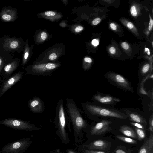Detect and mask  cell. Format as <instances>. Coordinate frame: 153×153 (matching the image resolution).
Listing matches in <instances>:
<instances>
[{"label":"cell","instance_id":"cell-30","mask_svg":"<svg viewBox=\"0 0 153 153\" xmlns=\"http://www.w3.org/2000/svg\"><path fill=\"white\" fill-rule=\"evenodd\" d=\"M101 21V19L99 17H97L94 19L92 22L93 25H96L98 24Z\"/></svg>","mask_w":153,"mask_h":153},{"label":"cell","instance_id":"cell-42","mask_svg":"<svg viewBox=\"0 0 153 153\" xmlns=\"http://www.w3.org/2000/svg\"><path fill=\"white\" fill-rule=\"evenodd\" d=\"M68 153H76L75 152H74V151L71 150H68Z\"/></svg>","mask_w":153,"mask_h":153},{"label":"cell","instance_id":"cell-10","mask_svg":"<svg viewBox=\"0 0 153 153\" xmlns=\"http://www.w3.org/2000/svg\"><path fill=\"white\" fill-rule=\"evenodd\" d=\"M24 72L19 71L4 79L0 86V97L22 78Z\"/></svg>","mask_w":153,"mask_h":153},{"label":"cell","instance_id":"cell-3","mask_svg":"<svg viewBox=\"0 0 153 153\" xmlns=\"http://www.w3.org/2000/svg\"><path fill=\"white\" fill-rule=\"evenodd\" d=\"M65 105L66 112L74 130L76 132L79 133L86 127V122L83 118L80 110L73 99L70 98H67Z\"/></svg>","mask_w":153,"mask_h":153},{"label":"cell","instance_id":"cell-39","mask_svg":"<svg viewBox=\"0 0 153 153\" xmlns=\"http://www.w3.org/2000/svg\"><path fill=\"white\" fill-rule=\"evenodd\" d=\"M127 26L128 28L130 29L133 28L134 27L133 24L130 22H128L127 24Z\"/></svg>","mask_w":153,"mask_h":153},{"label":"cell","instance_id":"cell-41","mask_svg":"<svg viewBox=\"0 0 153 153\" xmlns=\"http://www.w3.org/2000/svg\"><path fill=\"white\" fill-rule=\"evenodd\" d=\"M145 51L146 52L148 55H150V51L149 48H148L146 47L145 48Z\"/></svg>","mask_w":153,"mask_h":153},{"label":"cell","instance_id":"cell-29","mask_svg":"<svg viewBox=\"0 0 153 153\" xmlns=\"http://www.w3.org/2000/svg\"><path fill=\"white\" fill-rule=\"evenodd\" d=\"M121 46L125 50H128L129 48V45L126 42H122L121 43Z\"/></svg>","mask_w":153,"mask_h":153},{"label":"cell","instance_id":"cell-37","mask_svg":"<svg viewBox=\"0 0 153 153\" xmlns=\"http://www.w3.org/2000/svg\"><path fill=\"white\" fill-rule=\"evenodd\" d=\"M83 29V27L82 26H79L77 27L75 29L76 32H79Z\"/></svg>","mask_w":153,"mask_h":153},{"label":"cell","instance_id":"cell-2","mask_svg":"<svg viewBox=\"0 0 153 153\" xmlns=\"http://www.w3.org/2000/svg\"><path fill=\"white\" fill-rule=\"evenodd\" d=\"M81 107L85 114L91 118L97 117L121 119L127 118L126 115L123 111L110 107L99 105L92 102H84L82 103Z\"/></svg>","mask_w":153,"mask_h":153},{"label":"cell","instance_id":"cell-20","mask_svg":"<svg viewBox=\"0 0 153 153\" xmlns=\"http://www.w3.org/2000/svg\"><path fill=\"white\" fill-rule=\"evenodd\" d=\"M28 45L27 43L25 47L24 51L23 53V59L22 62V65L24 66L26 65L27 61L28 60L29 55V52H28Z\"/></svg>","mask_w":153,"mask_h":153},{"label":"cell","instance_id":"cell-44","mask_svg":"<svg viewBox=\"0 0 153 153\" xmlns=\"http://www.w3.org/2000/svg\"><path fill=\"white\" fill-rule=\"evenodd\" d=\"M1 83V82H0V84Z\"/></svg>","mask_w":153,"mask_h":153},{"label":"cell","instance_id":"cell-38","mask_svg":"<svg viewBox=\"0 0 153 153\" xmlns=\"http://www.w3.org/2000/svg\"><path fill=\"white\" fill-rule=\"evenodd\" d=\"M92 44L94 46H97L99 45V41L96 39H94L92 41Z\"/></svg>","mask_w":153,"mask_h":153},{"label":"cell","instance_id":"cell-14","mask_svg":"<svg viewBox=\"0 0 153 153\" xmlns=\"http://www.w3.org/2000/svg\"><path fill=\"white\" fill-rule=\"evenodd\" d=\"M28 106L31 111L34 113L39 114L45 110L44 102L39 97L35 96L28 102Z\"/></svg>","mask_w":153,"mask_h":153},{"label":"cell","instance_id":"cell-17","mask_svg":"<svg viewBox=\"0 0 153 153\" xmlns=\"http://www.w3.org/2000/svg\"><path fill=\"white\" fill-rule=\"evenodd\" d=\"M138 153H153V134L150 133L139 149Z\"/></svg>","mask_w":153,"mask_h":153},{"label":"cell","instance_id":"cell-31","mask_svg":"<svg viewBox=\"0 0 153 153\" xmlns=\"http://www.w3.org/2000/svg\"><path fill=\"white\" fill-rule=\"evenodd\" d=\"M57 55L55 53H53L51 54L49 56V59L51 60H55L57 58Z\"/></svg>","mask_w":153,"mask_h":153},{"label":"cell","instance_id":"cell-34","mask_svg":"<svg viewBox=\"0 0 153 153\" xmlns=\"http://www.w3.org/2000/svg\"><path fill=\"white\" fill-rule=\"evenodd\" d=\"M110 27L113 30H116L117 29L116 25L114 23H111L110 24Z\"/></svg>","mask_w":153,"mask_h":153},{"label":"cell","instance_id":"cell-26","mask_svg":"<svg viewBox=\"0 0 153 153\" xmlns=\"http://www.w3.org/2000/svg\"><path fill=\"white\" fill-rule=\"evenodd\" d=\"M130 11L131 15L134 17L137 16V12L135 6L134 5H132L131 6Z\"/></svg>","mask_w":153,"mask_h":153},{"label":"cell","instance_id":"cell-40","mask_svg":"<svg viewBox=\"0 0 153 153\" xmlns=\"http://www.w3.org/2000/svg\"><path fill=\"white\" fill-rule=\"evenodd\" d=\"M116 153H126V152L123 150L117 149L116 151Z\"/></svg>","mask_w":153,"mask_h":153},{"label":"cell","instance_id":"cell-22","mask_svg":"<svg viewBox=\"0 0 153 153\" xmlns=\"http://www.w3.org/2000/svg\"><path fill=\"white\" fill-rule=\"evenodd\" d=\"M150 68V65L147 63L144 65L142 67L141 70V75L143 76L146 75L149 72Z\"/></svg>","mask_w":153,"mask_h":153},{"label":"cell","instance_id":"cell-36","mask_svg":"<svg viewBox=\"0 0 153 153\" xmlns=\"http://www.w3.org/2000/svg\"><path fill=\"white\" fill-rule=\"evenodd\" d=\"M84 60L85 62L88 63H91L92 62V59L90 57H85Z\"/></svg>","mask_w":153,"mask_h":153},{"label":"cell","instance_id":"cell-15","mask_svg":"<svg viewBox=\"0 0 153 153\" xmlns=\"http://www.w3.org/2000/svg\"><path fill=\"white\" fill-rule=\"evenodd\" d=\"M122 111L126 115L127 118L131 122L146 125L147 122L146 120L140 114L131 111L129 108L122 109Z\"/></svg>","mask_w":153,"mask_h":153},{"label":"cell","instance_id":"cell-23","mask_svg":"<svg viewBox=\"0 0 153 153\" xmlns=\"http://www.w3.org/2000/svg\"><path fill=\"white\" fill-rule=\"evenodd\" d=\"M130 123L131 125L134 126L135 127L137 128L143 130H144L145 129V127L144 126V125H143L141 124L132 122H130Z\"/></svg>","mask_w":153,"mask_h":153},{"label":"cell","instance_id":"cell-28","mask_svg":"<svg viewBox=\"0 0 153 153\" xmlns=\"http://www.w3.org/2000/svg\"><path fill=\"white\" fill-rule=\"evenodd\" d=\"M149 16L150 18V21L148 26V29L149 31H151L153 27V20L150 15H149Z\"/></svg>","mask_w":153,"mask_h":153},{"label":"cell","instance_id":"cell-27","mask_svg":"<svg viewBox=\"0 0 153 153\" xmlns=\"http://www.w3.org/2000/svg\"><path fill=\"white\" fill-rule=\"evenodd\" d=\"M83 152L84 153H106L102 151L88 149L85 150Z\"/></svg>","mask_w":153,"mask_h":153},{"label":"cell","instance_id":"cell-5","mask_svg":"<svg viewBox=\"0 0 153 153\" xmlns=\"http://www.w3.org/2000/svg\"><path fill=\"white\" fill-rule=\"evenodd\" d=\"M0 125H3L14 129L32 131L39 129L27 121L14 118H7L0 121Z\"/></svg>","mask_w":153,"mask_h":153},{"label":"cell","instance_id":"cell-32","mask_svg":"<svg viewBox=\"0 0 153 153\" xmlns=\"http://www.w3.org/2000/svg\"><path fill=\"white\" fill-rule=\"evenodd\" d=\"M45 14L47 16H53L55 15V13L54 12L52 11H46L45 13Z\"/></svg>","mask_w":153,"mask_h":153},{"label":"cell","instance_id":"cell-8","mask_svg":"<svg viewBox=\"0 0 153 153\" xmlns=\"http://www.w3.org/2000/svg\"><path fill=\"white\" fill-rule=\"evenodd\" d=\"M58 66L57 64L52 63L33 65L26 68V74L30 75L49 76Z\"/></svg>","mask_w":153,"mask_h":153},{"label":"cell","instance_id":"cell-25","mask_svg":"<svg viewBox=\"0 0 153 153\" xmlns=\"http://www.w3.org/2000/svg\"><path fill=\"white\" fill-rule=\"evenodd\" d=\"M7 64V63L4 59L0 56V75L4 67Z\"/></svg>","mask_w":153,"mask_h":153},{"label":"cell","instance_id":"cell-11","mask_svg":"<svg viewBox=\"0 0 153 153\" xmlns=\"http://www.w3.org/2000/svg\"><path fill=\"white\" fill-rule=\"evenodd\" d=\"M17 9L9 6H3L0 12V19L4 22H10L18 18Z\"/></svg>","mask_w":153,"mask_h":153},{"label":"cell","instance_id":"cell-19","mask_svg":"<svg viewBox=\"0 0 153 153\" xmlns=\"http://www.w3.org/2000/svg\"><path fill=\"white\" fill-rule=\"evenodd\" d=\"M116 137L118 139L128 144H134L137 143L136 140L129 137L120 135H117Z\"/></svg>","mask_w":153,"mask_h":153},{"label":"cell","instance_id":"cell-7","mask_svg":"<svg viewBox=\"0 0 153 153\" xmlns=\"http://www.w3.org/2000/svg\"><path fill=\"white\" fill-rule=\"evenodd\" d=\"M32 142L27 138L9 143L2 148L0 153H24Z\"/></svg>","mask_w":153,"mask_h":153},{"label":"cell","instance_id":"cell-1","mask_svg":"<svg viewBox=\"0 0 153 153\" xmlns=\"http://www.w3.org/2000/svg\"><path fill=\"white\" fill-rule=\"evenodd\" d=\"M25 43L21 38L10 37L4 34L0 36V56L7 64L11 62L15 53H20L23 50Z\"/></svg>","mask_w":153,"mask_h":153},{"label":"cell","instance_id":"cell-24","mask_svg":"<svg viewBox=\"0 0 153 153\" xmlns=\"http://www.w3.org/2000/svg\"><path fill=\"white\" fill-rule=\"evenodd\" d=\"M149 130L152 132H153V115L152 114L150 116L149 120Z\"/></svg>","mask_w":153,"mask_h":153},{"label":"cell","instance_id":"cell-33","mask_svg":"<svg viewBox=\"0 0 153 153\" xmlns=\"http://www.w3.org/2000/svg\"><path fill=\"white\" fill-rule=\"evenodd\" d=\"M41 37L42 39L43 40H45L47 38V33L45 32H43L41 34Z\"/></svg>","mask_w":153,"mask_h":153},{"label":"cell","instance_id":"cell-12","mask_svg":"<svg viewBox=\"0 0 153 153\" xmlns=\"http://www.w3.org/2000/svg\"><path fill=\"white\" fill-rule=\"evenodd\" d=\"M20 61L17 58H15L10 62L6 65L3 69L0 76V82H2L6 79L12 75L19 65Z\"/></svg>","mask_w":153,"mask_h":153},{"label":"cell","instance_id":"cell-9","mask_svg":"<svg viewBox=\"0 0 153 153\" xmlns=\"http://www.w3.org/2000/svg\"><path fill=\"white\" fill-rule=\"evenodd\" d=\"M92 102L99 105L111 107L120 102L121 100L107 94L97 93L91 97Z\"/></svg>","mask_w":153,"mask_h":153},{"label":"cell","instance_id":"cell-16","mask_svg":"<svg viewBox=\"0 0 153 153\" xmlns=\"http://www.w3.org/2000/svg\"><path fill=\"white\" fill-rule=\"evenodd\" d=\"M109 144L107 141L101 140L94 141L86 146L88 150H106Z\"/></svg>","mask_w":153,"mask_h":153},{"label":"cell","instance_id":"cell-13","mask_svg":"<svg viewBox=\"0 0 153 153\" xmlns=\"http://www.w3.org/2000/svg\"><path fill=\"white\" fill-rule=\"evenodd\" d=\"M112 123V122L111 121L102 120L91 127V133L92 135L103 134L111 129L110 125Z\"/></svg>","mask_w":153,"mask_h":153},{"label":"cell","instance_id":"cell-21","mask_svg":"<svg viewBox=\"0 0 153 153\" xmlns=\"http://www.w3.org/2000/svg\"><path fill=\"white\" fill-rule=\"evenodd\" d=\"M134 129L138 140H141L145 138L146 134L144 130L137 128L135 127H134Z\"/></svg>","mask_w":153,"mask_h":153},{"label":"cell","instance_id":"cell-18","mask_svg":"<svg viewBox=\"0 0 153 153\" xmlns=\"http://www.w3.org/2000/svg\"><path fill=\"white\" fill-rule=\"evenodd\" d=\"M119 130L124 135L128 137L136 138L137 135L133 129L129 126L123 125L121 126Z\"/></svg>","mask_w":153,"mask_h":153},{"label":"cell","instance_id":"cell-4","mask_svg":"<svg viewBox=\"0 0 153 153\" xmlns=\"http://www.w3.org/2000/svg\"><path fill=\"white\" fill-rule=\"evenodd\" d=\"M64 106L63 100L59 99L56 106L55 119L57 123L60 135L63 140H66L67 136L65 129L67 114Z\"/></svg>","mask_w":153,"mask_h":153},{"label":"cell","instance_id":"cell-6","mask_svg":"<svg viewBox=\"0 0 153 153\" xmlns=\"http://www.w3.org/2000/svg\"><path fill=\"white\" fill-rule=\"evenodd\" d=\"M105 78L112 84L125 91L134 93L130 82L121 75L113 72H109L105 74Z\"/></svg>","mask_w":153,"mask_h":153},{"label":"cell","instance_id":"cell-43","mask_svg":"<svg viewBox=\"0 0 153 153\" xmlns=\"http://www.w3.org/2000/svg\"><path fill=\"white\" fill-rule=\"evenodd\" d=\"M57 153H62L59 149H58L56 150Z\"/></svg>","mask_w":153,"mask_h":153},{"label":"cell","instance_id":"cell-35","mask_svg":"<svg viewBox=\"0 0 153 153\" xmlns=\"http://www.w3.org/2000/svg\"><path fill=\"white\" fill-rule=\"evenodd\" d=\"M110 53L112 54H114L115 53L116 50L114 47H111L109 49Z\"/></svg>","mask_w":153,"mask_h":153}]
</instances>
